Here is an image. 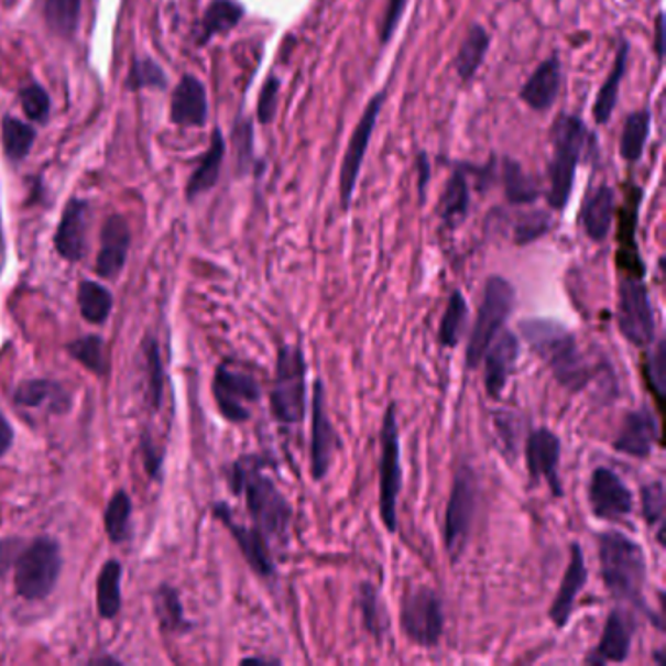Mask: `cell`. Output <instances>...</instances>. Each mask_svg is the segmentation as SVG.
Instances as JSON below:
<instances>
[{"instance_id": "cell-52", "label": "cell", "mask_w": 666, "mask_h": 666, "mask_svg": "<svg viewBox=\"0 0 666 666\" xmlns=\"http://www.w3.org/2000/svg\"><path fill=\"white\" fill-rule=\"evenodd\" d=\"M494 424H496V428H499V436H501L502 440H504V446H506V450L511 451L512 456H516V440H518V433H516V428H514V416L512 415H496L494 418Z\"/></svg>"}, {"instance_id": "cell-27", "label": "cell", "mask_w": 666, "mask_h": 666, "mask_svg": "<svg viewBox=\"0 0 666 666\" xmlns=\"http://www.w3.org/2000/svg\"><path fill=\"white\" fill-rule=\"evenodd\" d=\"M627 55H630V44L622 40V44L618 45V52H615L612 70L605 78L604 85L598 90L597 100L592 106V116L598 125H605L608 121L612 120V113L618 105V96H620V87H622L625 69H627Z\"/></svg>"}, {"instance_id": "cell-14", "label": "cell", "mask_w": 666, "mask_h": 666, "mask_svg": "<svg viewBox=\"0 0 666 666\" xmlns=\"http://www.w3.org/2000/svg\"><path fill=\"white\" fill-rule=\"evenodd\" d=\"M340 446L337 430L330 421L329 411H327V393H325V383L315 381L313 387L312 403V476L315 481H323L329 476L332 459Z\"/></svg>"}, {"instance_id": "cell-8", "label": "cell", "mask_w": 666, "mask_h": 666, "mask_svg": "<svg viewBox=\"0 0 666 666\" xmlns=\"http://www.w3.org/2000/svg\"><path fill=\"white\" fill-rule=\"evenodd\" d=\"M479 504V483L473 469L461 466L451 483L450 499L446 506L444 544L451 563H458L468 547Z\"/></svg>"}, {"instance_id": "cell-3", "label": "cell", "mask_w": 666, "mask_h": 666, "mask_svg": "<svg viewBox=\"0 0 666 666\" xmlns=\"http://www.w3.org/2000/svg\"><path fill=\"white\" fill-rule=\"evenodd\" d=\"M598 559L605 589L612 597L645 608L647 557L643 547L620 529H608L598 537Z\"/></svg>"}, {"instance_id": "cell-22", "label": "cell", "mask_w": 666, "mask_h": 666, "mask_svg": "<svg viewBox=\"0 0 666 666\" xmlns=\"http://www.w3.org/2000/svg\"><path fill=\"white\" fill-rule=\"evenodd\" d=\"M131 233L128 221L121 216H112L106 221L100 234V252L96 259V272L106 280H116L125 266L130 251Z\"/></svg>"}, {"instance_id": "cell-51", "label": "cell", "mask_w": 666, "mask_h": 666, "mask_svg": "<svg viewBox=\"0 0 666 666\" xmlns=\"http://www.w3.org/2000/svg\"><path fill=\"white\" fill-rule=\"evenodd\" d=\"M666 365H665V340H658L657 350L651 358V383L658 393V397L663 398L665 395V383H666Z\"/></svg>"}, {"instance_id": "cell-2", "label": "cell", "mask_w": 666, "mask_h": 666, "mask_svg": "<svg viewBox=\"0 0 666 666\" xmlns=\"http://www.w3.org/2000/svg\"><path fill=\"white\" fill-rule=\"evenodd\" d=\"M520 332L563 387L580 391L589 383V362L580 352L575 335L561 323L552 319L522 320Z\"/></svg>"}, {"instance_id": "cell-6", "label": "cell", "mask_w": 666, "mask_h": 666, "mask_svg": "<svg viewBox=\"0 0 666 666\" xmlns=\"http://www.w3.org/2000/svg\"><path fill=\"white\" fill-rule=\"evenodd\" d=\"M63 569L61 545L52 537H37L20 549L14 561V587L24 600H44L52 594Z\"/></svg>"}, {"instance_id": "cell-16", "label": "cell", "mask_w": 666, "mask_h": 666, "mask_svg": "<svg viewBox=\"0 0 666 666\" xmlns=\"http://www.w3.org/2000/svg\"><path fill=\"white\" fill-rule=\"evenodd\" d=\"M637 622L630 610L614 608L605 620L602 640L597 649L587 657L589 665H608V663H623L632 653L633 635Z\"/></svg>"}, {"instance_id": "cell-33", "label": "cell", "mask_w": 666, "mask_h": 666, "mask_svg": "<svg viewBox=\"0 0 666 666\" xmlns=\"http://www.w3.org/2000/svg\"><path fill=\"white\" fill-rule=\"evenodd\" d=\"M121 565L116 559L106 561L98 582H96V604H98V614L112 620L118 615L121 608Z\"/></svg>"}, {"instance_id": "cell-15", "label": "cell", "mask_w": 666, "mask_h": 666, "mask_svg": "<svg viewBox=\"0 0 666 666\" xmlns=\"http://www.w3.org/2000/svg\"><path fill=\"white\" fill-rule=\"evenodd\" d=\"M590 511L600 520L618 522L633 512V494L614 469L598 468L590 477Z\"/></svg>"}, {"instance_id": "cell-59", "label": "cell", "mask_w": 666, "mask_h": 666, "mask_svg": "<svg viewBox=\"0 0 666 666\" xmlns=\"http://www.w3.org/2000/svg\"><path fill=\"white\" fill-rule=\"evenodd\" d=\"M242 663L247 665V663H277V660H272V658H244Z\"/></svg>"}, {"instance_id": "cell-42", "label": "cell", "mask_w": 666, "mask_h": 666, "mask_svg": "<svg viewBox=\"0 0 666 666\" xmlns=\"http://www.w3.org/2000/svg\"><path fill=\"white\" fill-rule=\"evenodd\" d=\"M131 499L125 491L113 494L112 501L108 502L106 509L105 524L106 534L113 544H121L130 537Z\"/></svg>"}, {"instance_id": "cell-41", "label": "cell", "mask_w": 666, "mask_h": 666, "mask_svg": "<svg viewBox=\"0 0 666 666\" xmlns=\"http://www.w3.org/2000/svg\"><path fill=\"white\" fill-rule=\"evenodd\" d=\"M45 22L55 34L70 37L75 34L80 17V0H45Z\"/></svg>"}, {"instance_id": "cell-40", "label": "cell", "mask_w": 666, "mask_h": 666, "mask_svg": "<svg viewBox=\"0 0 666 666\" xmlns=\"http://www.w3.org/2000/svg\"><path fill=\"white\" fill-rule=\"evenodd\" d=\"M69 354L83 363L87 370L96 373V375H106L110 370V362L106 356L105 340L95 335H88L85 338H77L75 342L67 345Z\"/></svg>"}, {"instance_id": "cell-49", "label": "cell", "mask_w": 666, "mask_h": 666, "mask_svg": "<svg viewBox=\"0 0 666 666\" xmlns=\"http://www.w3.org/2000/svg\"><path fill=\"white\" fill-rule=\"evenodd\" d=\"M277 95H280V80L270 77L260 90L259 108H256L262 125H269L276 118Z\"/></svg>"}, {"instance_id": "cell-34", "label": "cell", "mask_w": 666, "mask_h": 666, "mask_svg": "<svg viewBox=\"0 0 666 666\" xmlns=\"http://www.w3.org/2000/svg\"><path fill=\"white\" fill-rule=\"evenodd\" d=\"M502 184H504V194L511 204L524 206V204H532L539 198L537 182L512 159H506L502 165Z\"/></svg>"}, {"instance_id": "cell-11", "label": "cell", "mask_w": 666, "mask_h": 666, "mask_svg": "<svg viewBox=\"0 0 666 666\" xmlns=\"http://www.w3.org/2000/svg\"><path fill=\"white\" fill-rule=\"evenodd\" d=\"M618 329L633 347L645 348L655 340V313L649 292L640 276H623L618 292Z\"/></svg>"}, {"instance_id": "cell-38", "label": "cell", "mask_w": 666, "mask_h": 666, "mask_svg": "<svg viewBox=\"0 0 666 666\" xmlns=\"http://www.w3.org/2000/svg\"><path fill=\"white\" fill-rule=\"evenodd\" d=\"M358 604H360V612H362L365 630L370 632L373 640L383 641L385 632L390 630L387 612H385V608L381 604L380 592L370 582H363L360 590H358Z\"/></svg>"}, {"instance_id": "cell-21", "label": "cell", "mask_w": 666, "mask_h": 666, "mask_svg": "<svg viewBox=\"0 0 666 666\" xmlns=\"http://www.w3.org/2000/svg\"><path fill=\"white\" fill-rule=\"evenodd\" d=\"M88 219L90 209L87 201L73 199L61 216L59 227L55 233V249L69 262H78L87 254Z\"/></svg>"}, {"instance_id": "cell-45", "label": "cell", "mask_w": 666, "mask_h": 666, "mask_svg": "<svg viewBox=\"0 0 666 666\" xmlns=\"http://www.w3.org/2000/svg\"><path fill=\"white\" fill-rule=\"evenodd\" d=\"M143 348L148 354L149 403L153 405V408H159L163 403V391H165V372H163L161 350L153 338H149Z\"/></svg>"}, {"instance_id": "cell-43", "label": "cell", "mask_w": 666, "mask_h": 666, "mask_svg": "<svg viewBox=\"0 0 666 666\" xmlns=\"http://www.w3.org/2000/svg\"><path fill=\"white\" fill-rule=\"evenodd\" d=\"M665 483L651 481L641 489V512L649 528L657 529L658 544L663 545V528H665Z\"/></svg>"}, {"instance_id": "cell-35", "label": "cell", "mask_w": 666, "mask_h": 666, "mask_svg": "<svg viewBox=\"0 0 666 666\" xmlns=\"http://www.w3.org/2000/svg\"><path fill=\"white\" fill-rule=\"evenodd\" d=\"M242 17H244V9L239 2H234V0H214L206 10L199 42L206 44L214 35L233 30L241 22Z\"/></svg>"}, {"instance_id": "cell-13", "label": "cell", "mask_w": 666, "mask_h": 666, "mask_svg": "<svg viewBox=\"0 0 666 666\" xmlns=\"http://www.w3.org/2000/svg\"><path fill=\"white\" fill-rule=\"evenodd\" d=\"M214 397L229 423H247L251 418V405L260 398L259 381L244 370L219 365L214 378Z\"/></svg>"}, {"instance_id": "cell-44", "label": "cell", "mask_w": 666, "mask_h": 666, "mask_svg": "<svg viewBox=\"0 0 666 666\" xmlns=\"http://www.w3.org/2000/svg\"><path fill=\"white\" fill-rule=\"evenodd\" d=\"M34 128L26 125L17 118H4L2 121V145L4 153L12 161H22L34 145Z\"/></svg>"}, {"instance_id": "cell-30", "label": "cell", "mask_w": 666, "mask_h": 666, "mask_svg": "<svg viewBox=\"0 0 666 666\" xmlns=\"http://www.w3.org/2000/svg\"><path fill=\"white\" fill-rule=\"evenodd\" d=\"M223 156H226V141H223L221 131L216 130L208 153L204 155L196 173L192 174L190 182H188V199L198 198L199 194L216 186L219 173H221V165H223Z\"/></svg>"}, {"instance_id": "cell-20", "label": "cell", "mask_w": 666, "mask_h": 666, "mask_svg": "<svg viewBox=\"0 0 666 666\" xmlns=\"http://www.w3.org/2000/svg\"><path fill=\"white\" fill-rule=\"evenodd\" d=\"M658 441V424L649 408L641 407L623 418L614 450L632 458L647 459Z\"/></svg>"}, {"instance_id": "cell-1", "label": "cell", "mask_w": 666, "mask_h": 666, "mask_svg": "<svg viewBox=\"0 0 666 666\" xmlns=\"http://www.w3.org/2000/svg\"><path fill=\"white\" fill-rule=\"evenodd\" d=\"M264 468L266 463L260 456H242L234 461L231 487L234 493L244 494L254 528L269 542L287 544L294 514L292 504L264 473Z\"/></svg>"}, {"instance_id": "cell-25", "label": "cell", "mask_w": 666, "mask_h": 666, "mask_svg": "<svg viewBox=\"0 0 666 666\" xmlns=\"http://www.w3.org/2000/svg\"><path fill=\"white\" fill-rule=\"evenodd\" d=\"M615 216V194L608 184H600L587 194L580 209L582 229L590 241L604 242L612 231Z\"/></svg>"}, {"instance_id": "cell-24", "label": "cell", "mask_w": 666, "mask_h": 666, "mask_svg": "<svg viewBox=\"0 0 666 666\" xmlns=\"http://www.w3.org/2000/svg\"><path fill=\"white\" fill-rule=\"evenodd\" d=\"M559 88H561V61L557 55H552L542 65H537V69L520 90V98L532 110L547 112L554 108Z\"/></svg>"}, {"instance_id": "cell-23", "label": "cell", "mask_w": 666, "mask_h": 666, "mask_svg": "<svg viewBox=\"0 0 666 666\" xmlns=\"http://www.w3.org/2000/svg\"><path fill=\"white\" fill-rule=\"evenodd\" d=\"M589 580L587 565H585V554L580 549L579 544L571 545V559L563 575L561 585L554 598V604L549 608V618L554 622L555 627H565L571 620L572 610L577 604V598L585 589Z\"/></svg>"}, {"instance_id": "cell-46", "label": "cell", "mask_w": 666, "mask_h": 666, "mask_svg": "<svg viewBox=\"0 0 666 666\" xmlns=\"http://www.w3.org/2000/svg\"><path fill=\"white\" fill-rule=\"evenodd\" d=\"M20 105H22V110H24V113L32 121L45 123L47 118H50L52 102H50L47 92L40 85H30V87L22 88Z\"/></svg>"}, {"instance_id": "cell-54", "label": "cell", "mask_w": 666, "mask_h": 666, "mask_svg": "<svg viewBox=\"0 0 666 666\" xmlns=\"http://www.w3.org/2000/svg\"><path fill=\"white\" fill-rule=\"evenodd\" d=\"M234 141L237 148L241 149V163H247L251 159L252 153V128L251 123H239L234 130Z\"/></svg>"}, {"instance_id": "cell-39", "label": "cell", "mask_w": 666, "mask_h": 666, "mask_svg": "<svg viewBox=\"0 0 666 666\" xmlns=\"http://www.w3.org/2000/svg\"><path fill=\"white\" fill-rule=\"evenodd\" d=\"M155 614L165 632L178 633L190 630V623L186 622V618H184L178 592L168 585L156 589Z\"/></svg>"}, {"instance_id": "cell-4", "label": "cell", "mask_w": 666, "mask_h": 666, "mask_svg": "<svg viewBox=\"0 0 666 666\" xmlns=\"http://www.w3.org/2000/svg\"><path fill=\"white\" fill-rule=\"evenodd\" d=\"M589 141L585 121L572 113H559L552 128V161L547 166L549 190L547 201L552 208L563 211L571 198L575 174L582 149Z\"/></svg>"}, {"instance_id": "cell-17", "label": "cell", "mask_w": 666, "mask_h": 666, "mask_svg": "<svg viewBox=\"0 0 666 666\" xmlns=\"http://www.w3.org/2000/svg\"><path fill=\"white\" fill-rule=\"evenodd\" d=\"M561 441L549 428H537L526 441V463L532 479H545L555 496H563L559 479Z\"/></svg>"}, {"instance_id": "cell-47", "label": "cell", "mask_w": 666, "mask_h": 666, "mask_svg": "<svg viewBox=\"0 0 666 666\" xmlns=\"http://www.w3.org/2000/svg\"><path fill=\"white\" fill-rule=\"evenodd\" d=\"M552 227V219L544 211H532L524 217H520L518 223L514 227V241L518 244H528L544 237Z\"/></svg>"}, {"instance_id": "cell-32", "label": "cell", "mask_w": 666, "mask_h": 666, "mask_svg": "<svg viewBox=\"0 0 666 666\" xmlns=\"http://www.w3.org/2000/svg\"><path fill=\"white\" fill-rule=\"evenodd\" d=\"M649 131L651 112L647 108L627 116V120L623 123L622 138H620V155L625 163H630V165L640 163L641 156L645 153Z\"/></svg>"}, {"instance_id": "cell-56", "label": "cell", "mask_w": 666, "mask_h": 666, "mask_svg": "<svg viewBox=\"0 0 666 666\" xmlns=\"http://www.w3.org/2000/svg\"><path fill=\"white\" fill-rule=\"evenodd\" d=\"M12 441H14V430H12L9 421H7V416L0 413V458L9 451Z\"/></svg>"}, {"instance_id": "cell-53", "label": "cell", "mask_w": 666, "mask_h": 666, "mask_svg": "<svg viewBox=\"0 0 666 666\" xmlns=\"http://www.w3.org/2000/svg\"><path fill=\"white\" fill-rule=\"evenodd\" d=\"M24 545L20 539H0V575L9 571Z\"/></svg>"}, {"instance_id": "cell-26", "label": "cell", "mask_w": 666, "mask_h": 666, "mask_svg": "<svg viewBox=\"0 0 666 666\" xmlns=\"http://www.w3.org/2000/svg\"><path fill=\"white\" fill-rule=\"evenodd\" d=\"M171 118L178 125L201 128L208 120V96L196 77H184L176 87L171 106Z\"/></svg>"}, {"instance_id": "cell-36", "label": "cell", "mask_w": 666, "mask_h": 666, "mask_svg": "<svg viewBox=\"0 0 666 666\" xmlns=\"http://www.w3.org/2000/svg\"><path fill=\"white\" fill-rule=\"evenodd\" d=\"M468 317L469 307L466 297L458 290L451 292L446 312H444V317L440 320V330H438L441 347H458L461 335L468 327Z\"/></svg>"}, {"instance_id": "cell-12", "label": "cell", "mask_w": 666, "mask_h": 666, "mask_svg": "<svg viewBox=\"0 0 666 666\" xmlns=\"http://www.w3.org/2000/svg\"><path fill=\"white\" fill-rule=\"evenodd\" d=\"M383 105H385V92H378L370 100V105L365 106L362 118L356 123L354 133L350 138V143H348L347 153H345L342 166H340V178H338V194H340V204L345 209L350 208L352 198H354L358 176L362 171L363 159H365V153L370 148V141H372L373 131L378 125V118H380Z\"/></svg>"}, {"instance_id": "cell-29", "label": "cell", "mask_w": 666, "mask_h": 666, "mask_svg": "<svg viewBox=\"0 0 666 666\" xmlns=\"http://www.w3.org/2000/svg\"><path fill=\"white\" fill-rule=\"evenodd\" d=\"M65 401H69L67 393L53 381H24L14 391V403L28 408L47 407L52 413H63Z\"/></svg>"}, {"instance_id": "cell-31", "label": "cell", "mask_w": 666, "mask_h": 666, "mask_svg": "<svg viewBox=\"0 0 666 666\" xmlns=\"http://www.w3.org/2000/svg\"><path fill=\"white\" fill-rule=\"evenodd\" d=\"M469 211V184L466 171H456L440 199L441 221L450 229L461 226Z\"/></svg>"}, {"instance_id": "cell-48", "label": "cell", "mask_w": 666, "mask_h": 666, "mask_svg": "<svg viewBox=\"0 0 666 666\" xmlns=\"http://www.w3.org/2000/svg\"><path fill=\"white\" fill-rule=\"evenodd\" d=\"M166 85V77L163 69L153 63V61H138L131 69L128 77V87L130 90L139 88H163Z\"/></svg>"}, {"instance_id": "cell-28", "label": "cell", "mask_w": 666, "mask_h": 666, "mask_svg": "<svg viewBox=\"0 0 666 666\" xmlns=\"http://www.w3.org/2000/svg\"><path fill=\"white\" fill-rule=\"evenodd\" d=\"M491 45V35L481 24H473L469 28L468 34L459 45L458 55H456V73L463 83H469L476 77L477 70L481 69L487 52Z\"/></svg>"}, {"instance_id": "cell-19", "label": "cell", "mask_w": 666, "mask_h": 666, "mask_svg": "<svg viewBox=\"0 0 666 666\" xmlns=\"http://www.w3.org/2000/svg\"><path fill=\"white\" fill-rule=\"evenodd\" d=\"M214 514L231 532V536L234 537V542L239 545L244 559L251 565L252 571L260 575V577H264V579L272 577L276 572V565H274V559H272V554H270L269 539L262 536L259 529L247 528V526H242L239 522H234L231 509L227 504H223V502H219V504L214 506Z\"/></svg>"}, {"instance_id": "cell-9", "label": "cell", "mask_w": 666, "mask_h": 666, "mask_svg": "<svg viewBox=\"0 0 666 666\" xmlns=\"http://www.w3.org/2000/svg\"><path fill=\"white\" fill-rule=\"evenodd\" d=\"M380 516L381 522L390 534L397 532V502L403 484L401 469V441H398L397 411L391 403L383 421L380 433Z\"/></svg>"}, {"instance_id": "cell-57", "label": "cell", "mask_w": 666, "mask_h": 666, "mask_svg": "<svg viewBox=\"0 0 666 666\" xmlns=\"http://www.w3.org/2000/svg\"><path fill=\"white\" fill-rule=\"evenodd\" d=\"M416 173H418V192H421V196H424L426 182L430 178V163H428V159H426L424 153H421L418 161H416Z\"/></svg>"}, {"instance_id": "cell-5", "label": "cell", "mask_w": 666, "mask_h": 666, "mask_svg": "<svg viewBox=\"0 0 666 666\" xmlns=\"http://www.w3.org/2000/svg\"><path fill=\"white\" fill-rule=\"evenodd\" d=\"M270 408L277 423L302 424L307 415V362L299 347L280 348Z\"/></svg>"}, {"instance_id": "cell-50", "label": "cell", "mask_w": 666, "mask_h": 666, "mask_svg": "<svg viewBox=\"0 0 666 666\" xmlns=\"http://www.w3.org/2000/svg\"><path fill=\"white\" fill-rule=\"evenodd\" d=\"M407 2L408 0H387L383 10V24H381V44H387L395 34L403 12L407 9Z\"/></svg>"}, {"instance_id": "cell-18", "label": "cell", "mask_w": 666, "mask_h": 666, "mask_svg": "<svg viewBox=\"0 0 666 666\" xmlns=\"http://www.w3.org/2000/svg\"><path fill=\"white\" fill-rule=\"evenodd\" d=\"M520 342L511 330H501L484 352V390L491 398H501L518 363Z\"/></svg>"}, {"instance_id": "cell-37", "label": "cell", "mask_w": 666, "mask_h": 666, "mask_svg": "<svg viewBox=\"0 0 666 666\" xmlns=\"http://www.w3.org/2000/svg\"><path fill=\"white\" fill-rule=\"evenodd\" d=\"M80 315L95 325H102L112 313L113 297L105 286L85 280L80 282L77 294Z\"/></svg>"}, {"instance_id": "cell-10", "label": "cell", "mask_w": 666, "mask_h": 666, "mask_svg": "<svg viewBox=\"0 0 666 666\" xmlns=\"http://www.w3.org/2000/svg\"><path fill=\"white\" fill-rule=\"evenodd\" d=\"M446 625L444 604L436 590L415 587L408 590L401 602V627L423 649H433L440 643Z\"/></svg>"}, {"instance_id": "cell-58", "label": "cell", "mask_w": 666, "mask_h": 666, "mask_svg": "<svg viewBox=\"0 0 666 666\" xmlns=\"http://www.w3.org/2000/svg\"><path fill=\"white\" fill-rule=\"evenodd\" d=\"M663 24H665V18H663V12H658L657 20H655V53H657L658 61H663V55H665V44H663L665 30H663Z\"/></svg>"}, {"instance_id": "cell-60", "label": "cell", "mask_w": 666, "mask_h": 666, "mask_svg": "<svg viewBox=\"0 0 666 666\" xmlns=\"http://www.w3.org/2000/svg\"><path fill=\"white\" fill-rule=\"evenodd\" d=\"M0 251H2V237H0Z\"/></svg>"}, {"instance_id": "cell-55", "label": "cell", "mask_w": 666, "mask_h": 666, "mask_svg": "<svg viewBox=\"0 0 666 666\" xmlns=\"http://www.w3.org/2000/svg\"><path fill=\"white\" fill-rule=\"evenodd\" d=\"M143 459H145V468H148L149 473L155 477L159 473V469H161L163 458L159 456V451L155 450V444L151 441L149 436L143 438Z\"/></svg>"}, {"instance_id": "cell-7", "label": "cell", "mask_w": 666, "mask_h": 666, "mask_svg": "<svg viewBox=\"0 0 666 666\" xmlns=\"http://www.w3.org/2000/svg\"><path fill=\"white\" fill-rule=\"evenodd\" d=\"M514 287L502 276H491L484 284L483 302L477 313L476 325L469 335L466 363L469 370H476L483 362L487 348L491 347L496 335L501 332L504 323L514 307Z\"/></svg>"}]
</instances>
